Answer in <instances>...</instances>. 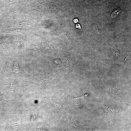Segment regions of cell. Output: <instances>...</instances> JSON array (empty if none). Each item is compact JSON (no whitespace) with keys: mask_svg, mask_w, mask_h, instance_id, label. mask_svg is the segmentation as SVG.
<instances>
[{"mask_svg":"<svg viewBox=\"0 0 131 131\" xmlns=\"http://www.w3.org/2000/svg\"><path fill=\"white\" fill-rule=\"evenodd\" d=\"M121 11V10L119 9L115 10L111 14V17L112 18H114L118 15Z\"/></svg>","mask_w":131,"mask_h":131,"instance_id":"cell-3","label":"cell"},{"mask_svg":"<svg viewBox=\"0 0 131 131\" xmlns=\"http://www.w3.org/2000/svg\"><path fill=\"white\" fill-rule=\"evenodd\" d=\"M78 21V19L77 18H75L73 20V22L75 23H77Z\"/></svg>","mask_w":131,"mask_h":131,"instance_id":"cell-6","label":"cell"},{"mask_svg":"<svg viewBox=\"0 0 131 131\" xmlns=\"http://www.w3.org/2000/svg\"><path fill=\"white\" fill-rule=\"evenodd\" d=\"M50 79L45 77H41L36 80L34 82V84L41 86L44 89L47 84L50 82Z\"/></svg>","mask_w":131,"mask_h":131,"instance_id":"cell-1","label":"cell"},{"mask_svg":"<svg viewBox=\"0 0 131 131\" xmlns=\"http://www.w3.org/2000/svg\"><path fill=\"white\" fill-rule=\"evenodd\" d=\"M3 94H2L0 95V106H6L5 105L6 103L10 101H7L4 100L2 97Z\"/></svg>","mask_w":131,"mask_h":131,"instance_id":"cell-2","label":"cell"},{"mask_svg":"<svg viewBox=\"0 0 131 131\" xmlns=\"http://www.w3.org/2000/svg\"><path fill=\"white\" fill-rule=\"evenodd\" d=\"M14 70L17 72L19 71V68L17 62L15 63V64Z\"/></svg>","mask_w":131,"mask_h":131,"instance_id":"cell-4","label":"cell"},{"mask_svg":"<svg viewBox=\"0 0 131 131\" xmlns=\"http://www.w3.org/2000/svg\"><path fill=\"white\" fill-rule=\"evenodd\" d=\"M75 26L76 28L80 29L81 30V26L78 23L76 24Z\"/></svg>","mask_w":131,"mask_h":131,"instance_id":"cell-5","label":"cell"}]
</instances>
